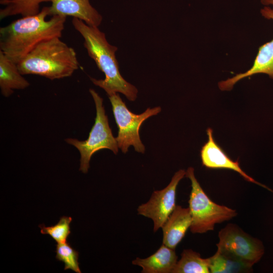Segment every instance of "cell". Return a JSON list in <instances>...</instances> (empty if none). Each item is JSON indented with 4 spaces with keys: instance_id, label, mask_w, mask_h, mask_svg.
Returning <instances> with one entry per match:
<instances>
[{
    "instance_id": "6da1fadb",
    "label": "cell",
    "mask_w": 273,
    "mask_h": 273,
    "mask_svg": "<svg viewBox=\"0 0 273 273\" xmlns=\"http://www.w3.org/2000/svg\"><path fill=\"white\" fill-rule=\"evenodd\" d=\"M49 7L37 14L22 17L0 28V51L18 64L38 44L61 37L66 17L54 15L49 20Z\"/></svg>"
},
{
    "instance_id": "7a4b0ae2",
    "label": "cell",
    "mask_w": 273,
    "mask_h": 273,
    "mask_svg": "<svg viewBox=\"0 0 273 273\" xmlns=\"http://www.w3.org/2000/svg\"><path fill=\"white\" fill-rule=\"evenodd\" d=\"M72 24L83 38V46L89 56L95 61L99 69L105 74L104 79L90 77L92 82L103 89L108 96L120 93L125 95L128 100L135 101L137 98L138 89L126 81L120 73L115 56L117 48L108 42L105 33L98 27L89 26L76 18L72 19Z\"/></svg>"
},
{
    "instance_id": "3957f363",
    "label": "cell",
    "mask_w": 273,
    "mask_h": 273,
    "mask_svg": "<svg viewBox=\"0 0 273 273\" xmlns=\"http://www.w3.org/2000/svg\"><path fill=\"white\" fill-rule=\"evenodd\" d=\"M23 75L34 74L50 80L69 77L79 68L75 50L56 37L42 41L18 64Z\"/></svg>"
},
{
    "instance_id": "277c9868",
    "label": "cell",
    "mask_w": 273,
    "mask_h": 273,
    "mask_svg": "<svg viewBox=\"0 0 273 273\" xmlns=\"http://www.w3.org/2000/svg\"><path fill=\"white\" fill-rule=\"evenodd\" d=\"M191 182L189 208L192 216L190 228L192 233L203 234L214 229L216 224L231 219L237 215L236 211L212 201L205 193L190 167L186 175Z\"/></svg>"
},
{
    "instance_id": "5b68a950",
    "label": "cell",
    "mask_w": 273,
    "mask_h": 273,
    "mask_svg": "<svg viewBox=\"0 0 273 273\" xmlns=\"http://www.w3.org/2000/svg\"><path fill=\"white\" fill-rule=\"evenodd\" d=\"M95 104L96 116L87 140L79 141L68 138L65 142L75 147L80 154L79 170L84 173L88 172L89 161L93 155L102 149H109L115 154L118 151L116 138L110 127L108 118L103 105V99L93 89H89Z\"/></svg>"
},
{
    "instance_id": "8992f818",
    "label": "cell",
    "mask_w": 273,
    "mask_h": 273,
    "mask_svg": "<svg viewBox=\"0 0 273 273\" xmlns=\"http://www.w3.org/2000/svg\"><path fill=\"white\" fill-rule=\"evenodd\" d=\"M108 97L118 128L116 138L118 148L123 153H126L128 148L132 146L135 151L144 153L145 147L139 134L141 126L147 119L160 113L161 107L148 108L143 113L136 114L128 110L118 94Z\"/></svg>"
},
{
    "instance_id": "52a82bcc",
    "label": "cell",
    "mask_w": 273,
    "mask_h": 273,
    "mask_svg": "<svg viewBox=\"0 0 273 273\" xmlns=\"http://www.w3.org/2000/svg\"><path fill=\"white\" fill-rule=\"evenodd\" d=\"M219 249L247 266L252 268L264 252L262 242L245 233L236 224L229 223L218 233Z\"/></svg>"
},
{
    "instance_id": "ba28073f",
    "label": "cell",
    "mask_w": 273,
    "mask_h": 273,
    "mask_svg": "<svg viewBox=\"0 0 273 273\" xmlns=\"http://www.w3.org/2000/svg\"><path fill=\"white\" fill-rule=\"evenodd\" d=\"M186 173V171L184 169L178 170L165 188L154 191L149 201L138 207V214L153 220L154 232L162 228L175 209L176 188Z\"/></svg>"
},
{
    "instance_id": "9c48e42d",
    "label": "cell",
    "mask_w": 273,
    "mask_h": 273,
    "mask_svg": "<svg viewBox=\"0 0 273 273\" xmlns=\"http://www.w3.org/2000/svg\"><path fill=\"white\" fill-rule=\"evenodd\" d=\"M260 13L264 18L273 20V9L269 6H264ZM258 73L266 74L273 79V39L259 48L253 65L249 70L219 82L218 85L221 90H231L238 81Z\"/></svg>"
},
{
    "instance_id": "30bf717a",
    "label": "cell",
    "mask_w": 273,
    "mask_h": 273,
    "mask_svg": "<svg viewBox=\"0 0 273 273\" xmlns=\"http://www.w3.org/2000/svg\"><path fill=\"white\" fill-rule=\"evenodd\" d=\"M206 132L208 140L200 150L203 166L210 169H225L235 171L249 182L257 184L273 193L272 190L248 175L241 168L238 160L234 161L224 152L213 138V130L211 128H208Z\"/></svg>"
},
{
    "instance_id": "8fae6325",
    "label": "cell",
    "mask_w": 273,
    "mask_h": 273,
    "mask_svg": "<svg viewBox=\"0 0 273 273\" xmlns=\"http://www.w3.org/2000/svg\"><path fill=\"white\" fill-rule=\"evenodd\" d=\"M51 3L50 16H72L93 27H99L102 21V16L89 0H52Z\"/></svg>"
},
{
    "instance_id": "7c38bea8",
    "label": "cell",
    "mask_w": 273,
    "mask_h": 273,
    "mask_svg": "<svg viewBox=\"0 0 273 273\" xmlns=\"http://www.w3.org/2000/svg\"><path fill=\"white\" fill-rule=\"evenodd\" d=\"M192 220L189 207L176 206L162 227L163 244L175 249L190 228Z\"/></svg>"
},
{
    "instance_id": "4fadbf2b",
    "label": "cell",
    "mask_w": 273,
    "mask_h": 273,
    "mask_svg": "<svg viewBox=\"0 0 273 273\" xmlns=\"http://www.w3.org/2000/svg\"><path fill=\"white\" fill-rule=\"evenodd\" d=\"M175 249L164 244L146 258H136L132 264L142 267L143 273H172L177 261Z\"/></svg>"
},
{
    "instance_id": "5bb4252c",
    "label": "cell",
    "mask_w": 273,
    "mask_h": 273,
    "mask_svg": "<svg viewBox=\"0 0 273 273\" xmlns=\"http://www.w3.org/2000/svg\"><path fill=\"white\" fill-rule=\"evenodd\" d=\"M30 83L19 71L17 64L10 60L0 51V89L1 94L9 97L15 89H23Z\"/></svg>"
},
{
    "instance_id": "9a60e30c",
    "label": "cell",
    "mask_w": 273,
    "mask_h": 273,
    "mask_svg": "<svg viewBox=\"0 0 273 273\" xmlns=\"http://www.w3.org/2000/svg\"><path fill=\"white\" fill-rule=\"evenodd\" d=\"M207 259L211 273L250 272L252 270V268L219 249Z\"/></svg>"
},
{
    "instance_id": "2e32d148",
    "label": "cell",
    "mask_w": 273,
    "mask_h": 273,
    "mask_svg": "<svg viewBox=\"0 0 273 273\" xmlns=\"http://www.w3.org/2000/svg\"><path fill=\"white\" fill-rule=\"evenodd\" d=\"M52 0H0L4 8L0 10V19L21 15L22 17L38 14L42 3L51 2Z\"/></svg>"
},
{
    "instance_id": "e0dca14e",
    "label": "cell",
    "mask_w": 273,
    "mask_h": 273,
    "mask_svg": "<svg viewBox=\"0 0 273 273\" xmlns=\"http://www.w3.org/2000/svg\"><path fill=\"white\" fill-rule=\"evenodd\" d=\"M207 258L191 249L184 250L172 273H209Z\"/></svg>"
},
{
    "instance_id": "ac0fdd59",
    "label": "cell",
    "mask_w": 273,
    "mask_h": 273,
    "mask_svg": "<svg viewBox=\"0 0 273 273\" xmlns=\"http://www.w3.org/2000/svg\"><path fill=\"white\" fill-rule=\"evenodd\" d=\"M71 221V217L63 216L54 225L46 226L44 224H41L39 225V227L41 234L49 235L57 244L63 243L67 242L71 233L70 224Z\"/></svg>"
},
{
    "instance_id": "d6986e66",
    "label": "cell",
    "mask_w": 273,
    "mask_h": 273,
    "mask_svg": "<svg viewBox=\"0 0 273 273\" xmlns=\"http://www.w3.org/2000/svg\"><path fill=\"white\" fill-rule=\"evenodd\" d=\"M56 258L63 262L64 270L71 269L76 273H81L78 262L79 253L67 242L56 245Z\"/></svg>"
},
{
    "instance_id": "ffe728a7",
    "label": "cell",
    "mask_w": 273,
    "mask_h": 273,
    "mask_svg": "<svg viewBox=\"0 0 273 273\" xmlns=\"http://www.w3.org/2000/svg\"><path fill=\"white\" fill-rule=\"evenodd\" d=\"M261 3L265 6H273V0H261Z\"/></svg>"
}]
</instances>
